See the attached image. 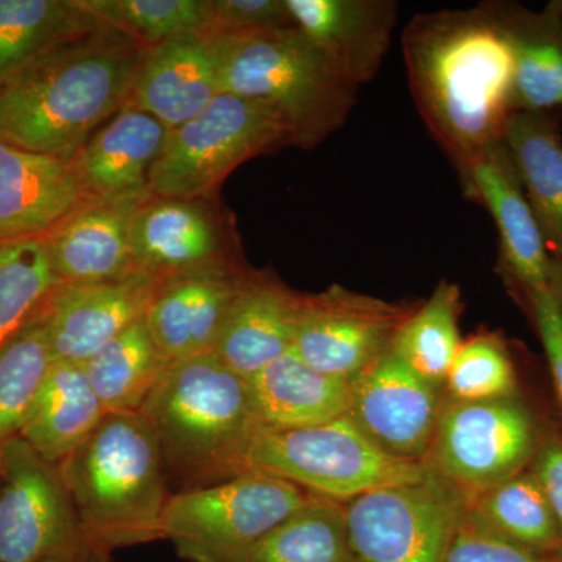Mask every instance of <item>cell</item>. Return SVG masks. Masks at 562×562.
Wrapping results in <instances>:
<instances>
[{
    "mask_svg": "<svg viewBox=\"0 0 562 562\" xmlns=\"http://www.w3.org/2000/svg\"><path fill=\"white\" fill-rule=\"evenodd\" d=\"M414 99L461 173L505 135L514 55L498 9L417 18L405 33Z\"/></svg>",
    "mask_w": 562,
    "mask_h": 562,
    "instance_id": "cell-1",
    "label": "cell"
},
{
    "mask_svg": "<svg viewBox=\"0 0 562 562\" xmlns=\"http://www.w3.org/2000/svg\"><path fill=\"white\" fill-rule=\"evenodd\" d=\"M143 50L110 25L44 50L0 83V139L72 160L131 102Z\"/></svg>",
    "mask_w": 562,
    "mask_h": 562,
    "instance_id": "cell-2",
    "label": "cell"
},
{
    "mask_svg": "<svg viewBox=\"0 0 562 562\" xmlns=\"http://www.w3.org/2000/svg\"><path fill=\"white\" fill-rule=\"evenodd\" d=\"M139 414L181 491L249 473L247 454L261 430L249 383L213 351L172 362Z\"/></svg>",
    "mask_w": 562,
    "mask_h": 562,
    "instance_id": "cell-3",
    "label": "cell"
},
{
    "mask_svg": "<svg viewBox=\"0 0 562 562\" xmlns=\"http://www.w3.org/2000/svg\"><path fill=\"white\" fill-rule=\"evenodd\" d=\"M58 469L88 546L111 554L162 539L168 472L139 413H106Z\"/></svg>",
    "mask_w": 562,
    "mask_h": 562,
    "instance_id": "cell-4",
    "label": "cell"
},
{
    "mask_svg": "<svg viewBox=\"0 0 562 562\" xmlns=\"http://www.w3.org/2000/svg\"><path fill=\"white\" fill-rule=\"evenodd\" d=\"M213 40L221 91L276 111L291 146H316L349 116L357 87L297 27Z\"/></svg>",
    "mask_w": 562,
    "mask_h": 562,
    "instance_id": "cell-5",
    "label": "cell"
},
{
    "mask_svg": "<svg viewBox=\"0 0 562 562\" xmlns=\"http://www.w3.org/2000/svg\"><path fill=\"white\" fill-rule=\"evenodd\" d=\"M247 471L277 476L330 501L416 483L431 465L384 452L349 416L295 430L261 428L247 454Z\"/></svg>",
    "mask_w": 562,
    "mask_h": 562,
    "instance_id": "cell-6",
    "label": "cell"
},
{
    "mask_svg": "<svg viewBox=\"0 0 562 562\" xmlns=\"http://www.w3.org/2000/svg\"><path fill=\"white\" fill-rule=\"evenodd\" d=\"M313 497L297 484L257 472L180 491L166 503L162 539L188 562H244Z\"/></svg>",
    "mask_w": 562,
    "mask_h": 562,
    "instance_id": "cell-7",
    "label": "cell"
},
{
    "mask_svg": "<svg viewBox=\"0 0 562 562\" xmlns=\"http://www.w3.org/2000/svg\"><path fill=\"white\" fill-rule=\"evenodd\" d=\"M291 146L286 125L265 103L221 92L198 116L169 131L149 172L158 198L216 199L238 166Z\"/></svg>",
    "mask_w": 562,
    "mask_h": 562,
    "instance_id": "cell-8",
    "label": "cell"
},
{
    "mask_svg": "<svg viewBox=\"0 0 562 562\" xmlns=\"http://www.w3.org/2000/svg\"><path fill=\"white\" fill-rule=\"evenodd\" d=\"M462 513L461 492L435 471L420 482L366 492L344 508L357 562H446Z\"/></svg>",
    "mask_w": 562,
    "mask_h": 562,
    "instance_id": "cell-9",
    "label": "cell"
},
{
    "mask_svg": "<svg viewBox=\"0 0 562 562\" xmlns=\"http://www.w3.org/2000/svg\"><path fill=\"white\" fill-rule=\"evenodd\" d=\"M83 543L58 465L21 436L0 443V562L68 560Z\"/></svg>",
    "mask_w": 562,
    "mask_h": 562,
    "instance_id": "cell-10",
    "label": "cell"
},
{
    "mask_svg": "<svg viewBox=\"0 0 562 562\" xmlns=\"http://www.w3.org/2000/svg\"><path fill=\"white\" fill-rule=\"evenodd\" d=\"M132 258L133 272L158 284L244 266L235 221L220 198L144 199L133 216Z\"/></svg>",
    "mask_w": 562,
    "mask_h": 562,
    "instance_id": "cell-11",
    "label": "cell"
},
{
    "mask_svg": "<svg viewBox=\"0 0 562 562\" xmlns=\"http://www.w3.org/2000/svg\"><path fill=\"white\" fill-rule=\"evenodd\" d=\"M535 446L530 413L512 398L452 401L439 414L432 471L461 494L480 495L516 476Z\"/></svg>",
    "mask_w": 562,
    "mask_h": 562,
    "instance_id": "cell-12",
    "label": "cell"
},
{
    "mask_svg": "<svg viewBox=\"0 0 562 562\" xmlns=\"http://www.w3.org/2000/svg\"><path fill=\"white\" fill-rule=\"evenodd\" d=\"M414 308L333 284L303 295L292 351L327 375L350 380L391 349Z\"/></svg>",
    "mask_w": 562,
    "mask_h": 562,
    "instance_id": "cell-13",
    "label": "cell"
},
{
    "mask_svg": "<svg viewBox=\"0 0 562 562\" xmlns=\"http://www.w3.org/2000/svg\"><path fill=\"white\" fill-rule=\"evenodd\" d=\"M347 416L384 452L419 461L438 430V386L422 379L391 349L349 382Z\"/></svg>",
    "mask_w": 562,
    "mask_h": 562,
    "instance_id": "cell-14",
    "label": "cell"
},
{
    "mask_svg": "<svg viewBox=\"0 0 562 562\" xmlns=\"http://www.w3.org/2000/svg\"><path fill=\"white\" fill-rule=\"evenodd\" d=\"M160 284L146 277L103 283H58L41 310L54 361L87 362L146 316Z\"/></svg>",
    "mask_w": 562,
    "mask_h": 562,
    "instance_id": "cell-15",
    "label": "cell"
},
{
    "mask_svg": "<svg viewBox=\"0 0 562 562\" xmlns=\"http://www.w3.org/2000/svg\"><path fill=\"white\" fill-rule=\"evenodd\" d=\"M87 203L70 161L0 139V246L46 238Z\"/></svg>",
    "mask_w": 562,
    "mask_h": 562,
    "instance_id": "cell-16",
    "label": "cell"
},
{
    "mask_svg": "<svg viewBox=\"0 0 562 562\" xmlns=\"http://www.w3.org/2000/svg\"><path fill=\"white\" fill-rule=\"evenodd\" d=\"M221 92L216 43L203 33H188L144 47L131 103L172 131Z\"/></svg>",
    "mask_w": 562,
    "mask_h": 562,
    "instance_id": "cell-17",
    "label": "cell"
},
{
    "mask_svg": "<svg viewBox=\"0 0 562 562\" xmlns=\"http://www.w3.org/2000/svg\"><path fill=\"white\" fill-rule=\"evenodd\" d=\"M461 176L468 191L491 211L503 262L528 299L550 288L552 258L503 140L480 154Z\"/></svg>",
    "mask_w": 562,
    "mask_h": 562,
    "instance_id": "cell-18",
    "label": "cell"
},
{
    "mask_svg": "<svg viewBox=\"0 0 562 562\" xmlns=\"http://www.w3.org/2000/svg\"><path fill=\"white\" fill-rule=\"evenodd\" d=\"M250 269H216L165 281L144 321L169 361L214 350L225 319Z\"/></svg>",
    "mask_w": 562,
    "mask_h": 562,
    "instance_id": "cell-19",
    "label": "cell"
},
{
    "mask_svg": "<svg viewBox=\"0 0 562 562\" xmlns=\"http://www.w3.org/2000/svg\"><path fill=\"white\" fill-rule=\"evenodd\" d=\"M169 128L128 102L70 160L88 202L149 195V172Z\"/></svg>",
    "mask_w": 562,
    "mask_h": 562,
    "instance_id": "cell-20",
    "label": "cell"
},
{
    "mask_svg": "<svg viewBox=\"0 0 562 562\" xmlns=\"http://www.w3.org/2000/svg\"><path fill=\"white\" fill-rule=\"evenodd\" d=\"M302 299L272 273L250 269L213 353L249 382L292 349Z\"/></svg>",
    "mask_w": 562,
    "mask_h": 562,
    "instance_id": "cell-21",
    "label": "cell"
},
{
    "mask_svg": "<svg viewBox=\"0 0 562 562\" xmlns=\"http://www.w3.org/2000/svg\"><path fill=\"white\" fill-rule=\"evenodd\" d=\"M149 195L88 202L49 233L47 249L58 281L88 284L135 276L132 222Z\"/></svg>",
    "mask_w": 562,
    "mask_h": 562,
    "instance_id": "cell-22",
    "label": "cell"
},
{
    "mask_svg": "<svg viewBox=\"0 0 562 562\" xmlns=\"http://www.w3.org/2000/svg\"><path fill=\"white\" fill-rule=\"evenodd\" d=\"M305 33L339 72L358 87L375 76L390 47L395 3L379 0H284Z\"/></svg>",
    "mask_w": 562,
    "mask_h": 562,
    "instance_id": "cell-23",
    "label": "cell"
},
{
    "mask_svg": "<svg viewBox=\"0 0 562 562\" xmlns=\"http://www.w3.org/2000/svg\"><path fill=\"white\" fill-rule=\"evenodd\" d=\"M251 405L265 430H295L349 413V380L327 375L290 350L249 380Z\"/></svg>",
    "mask_w": 562,
    "mask_h": 562,
    "instance_id": "cell-24",
    "label": "cell"
},
{
    "mask_svg": "<svg viewBox=\"0 0 562 562\" xmlns=\"http://www.w3.org/2000/svg\"><path fill=\"white\" fill-rule=\"evenodd\" d=\"M85 364L54 361L20 436L52 464L68 458L105 416Z\"/></svg>",
    "mask_w": 562,
    "mask_h": 562,
    "instance_id": "cell-25",
    "label": "cell"
},
{
    "mask_svg": "<svg viewBox=\"0 0 562 562\" xmlns=\"http://www.w3.org/2000/svg\"><path fill=\"white\" fill-rule=\"evenodd\" d=\"M503 144L552 260L562 261V138L547 113L514 111Z\"/></svg>",
    "mask_w": 562,
    "mask_h": 562,
    "instance_id": "cell-26",
    "label": "cell"
},
{
    "mask_svg": "<svg viewBox=\"0 0 562 562\" xmlns=\"http://www.w3.org/2000/svg\"><path fill=\"white\" fill-rule=\"evenodd\" d=\"M514 55L516 111L562 109V24L550 11L498 7Z\"/></svg>",
    "mask_w": 562,
    "mask_h": 562,
    "instance_id": "cell-27",
    "label": "cell"
},
{
    "mask_svg": "<svg viewBox=\"0 0 562 562\" xmlns=\"http://www.w3.org/2000/svg\"><path fill=\"white\" fill-rule=\"evenodd\" d=\"M106 413H139L172 364L140 319L83 362Z\"/></svg>",
    "mask_w": 562,
    "mask_h": 562,
    "instance_id": "cell-28",
    "label": "cell"
},
{
    "mask_svg": "<svg viewBox=\"0 0 562 562\" xmlns=\"http://www.w3.org/2000/svg\"><path fill=\"white\" fill-rule=\"evenodd\" d=\"M103 27L80 0H0V83L55 44Z\"/></svg>",
    "mask_w": 562,
    "mask_h": 562,
    "instance_id": "cell-29",
    "label": "cell"
},
{
    "mask_svg": "<svg viewBox=\"0 0 562 562\" xmlns=\"http://www.w3.org/2000/svg\"><path fill=\"white\" fill-rule=\"evenodd\" d=\"M461 294L457 284L441 281L420 308L395 333L391 350L422 379L435 386L446 382L461 347L458 317Z\"/></svg>",
    "mask_w": 562,
    "mask_h": 562,
    "instance_id": "cell-30",
    "label": "cell"
},
{
    "mask_svg": "<svg viewBox=\"0 0 562 562\" xmlns=\"http://www.w3.org/2000/svg\"><path fill=\"white\" fill-rule=\"evenodd\" d=\"M244 562H357L338 502L314 495L269 532Z\"/></svg>",
    "mask_w": 562,
    "mask_h": 562,
    "instance_id": "cell-31",
    "label": "cell"
},
{
    "mask_svg": "<svg viewBox=\"0 0 562 562\" xmlns=\"http://www.w3.org/2000/svg\"><path fill=\"white\" fill-rule=\"evenodd\" d=\"M58 283L46 238L0 246V350L35 319Z\"/></svg>",
    "mask_w": 562,
    "mask_h": 562,
    "instance_id": "cell-32",
    "label": "cell"
},
{
    "mask_svg": "<svg viewBox=\"0 0 562 562\" xmlns=\"http://www.w3.org/2000/svg\"><path fill=\"white\" fill-rule=\"evenodd\" d=\"M98 20L124 33L140 46L210 32L214 0H80Z\"/></svg>",
    "mask_w": 562,
    "mask_h": 562,
    "instance_id": "cell-33",
    "label": "cell"
},
{
    "mask_svg": "<svg viewBox=\"0 0 562 562\" xmlns=\"http://www.w3.org/2000/svg\"><path fill=\"white\" fill-rule=\"evenodd\" d=\"M480 495L471 513L498 535L531 550L557 543L560 525L535 473H517Z\"/></svg>",
    "mask_w": 562,
    "mask_h": 562,
    "instance_id": "cell-34",
    "label": "cell"
},
{
    "mask_svg": "<svg viewBox=\"0 0 562 562\" xmlns=\"http://www.w3.org/2000/svg\"><path fill=\"white\" fill-rule=\"evenodd\" d=\"M52 362L40 312L0 350V443L20 436Z\"/></svg>",
    "mask_w": 562,
    "mask_h": 562,
    "instance_id": "cell-35",
    "label": "cell"
},
{
    "mask_svg": "<svg viewBox=\"0 0 562 562\" xmlns=\"http://www.w3.org/2000/svg\"><path fill=\"white\" fill-rule=\"evenodd\" d=\"M453 401L487 402L512 398L516 375L501 339L476 336L462 342L446 379Z\"/></svg>",
    "mask_w": 562,
    "mask_h": 562,
    "instance_id": "cell-36",
    "label": "cell"
},
{
    "mask_svg": "<svg viewBox=\"0 0 562 562\" xmlns=\"http://www.w3.org/2000/svg\"><path fill=\"white\" fill-rule=\"evenodd\" d=\"M446 562H557L498 535L471 512L462 513Z\"/></svg>",
    "mask_w": 562,
    "mask_h": 562,
    "instance_id": "cell-37",
    "label": "cell"
},
{
    "mask_svg": "<svg viewBox=\"0 0 562 562\" xmlns=\"http://www.w3.org/2000/svg\"><path fill=\"white\" fill-rule=\"evenodd\" d=\"M294 27L284 0H214V20L206 35L211 38Z\"/></svg>",
    "mask_w": 562,
    "mask_h": 562,
    "instance_id": "cell-38",
    "label": "cell"
},
{
    "mask_svg": "<svg viewBox=\"0 0 562 562\" xmlns=\"http://www.w3.org/2000/svg\"><path fill=\"white\" fill-rule=\"evenodd\" d=\"M530 302L536 327L552 371L554 386L562 403V321L552 288L532 295Z\"/></svg>",
    "mask_w": 562,
    "mask_h": 562,
    "instance_id": "cell-39",
    "label": "cell"
},
{
    "mask_svg": "<svg viewBox=\"0 0 562 562\" xmlns=\"http://www.w3.org/2000/svg\"><path fill=\"white\" fill-rule=\"evenodd\" d=\"M536 479L541 484L554 519L562 528V446L553 443L539 453L535 469Z\"/></svg>",
    "mask_w": 562,
    "mask_h": 562,
    "instance_id": "cell-40",
    "label": "cell"
},
{
    "mask_svg": "<svg viewBox=\"0 0 562 562\" xmlns=\"http://www.w3.org/2000/svg\"><path fill=\"white\" fill-rule=\"evenodd\" d=\"M65 562H111L110 553L102 552V550L94 549L88 546L87 542L77 550L76 553L70 554Z\"/></svg>",
    "mask_w": 562,
    "mask_h": 562,
    "instance_id": "cell-41",
    "label": "cell"
},
{
    "mask_svg": "<svg viewBox=\"0 0 562 562\" xmlns=\"http://www.w3.org/2000/svg\"><path fill=\"white\" fill-rule=\"evenodd\" d=\"M550 288L557 299L562 321V261L552 260V273H550Z\"/></svg>",
    "mask_w": 562,
    "mask_h": 562,
    "instance_id": "cell-42",
    "label": "cell"
},
{
    "mask_svg": "<svg viewBox=\"0 0 562 562\" xmlns=\"http://www.w3.org/2000/svg\"><path fill=\"white\" fill-rule=\"evenodd\" d=\"M546 10L550 11V13H552L553 16L562 24V0H557V2L550 3Z\"/></svg>",
    "mask_w": 562,
    "mask_h": 562,
    "instance_id": "cell-43",
    "label": "cell"
},
{
    "mask_svg": "<svg viewBox=\"0 0 562 562\" xmlns=\"http://www.w3.org/2000/svg\"><path fill=\"white\" fill-rule=\"evenodd\" d=\"M66 560H63V561H54V562H65Z\"/></svg>",
    "mask_w": 562,
    "mask_h": 562,
    "instance_id": "cell-44",
    "label": "cell"
}]
</instances>
